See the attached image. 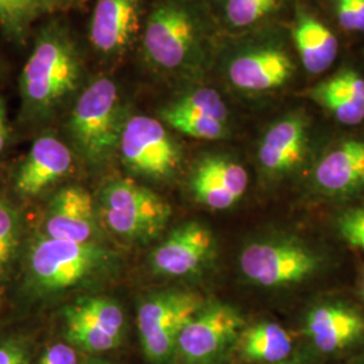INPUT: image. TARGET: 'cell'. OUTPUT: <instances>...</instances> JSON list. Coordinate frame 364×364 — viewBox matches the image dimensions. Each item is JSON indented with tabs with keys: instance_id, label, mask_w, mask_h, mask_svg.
Masks as SVG:
<instances>
[{
	"instance_id": "cell-1",
	"label": "cell",
	"mask_w": 364,
	"mask_h": 364,
	"mask_svg": "<svg viewBox=\"0 0 364 364\" xmlns=\"http://www.w3.org/2000/svg\"><path fill=\"white\" fill-rule=\"evenodd\" d=\"M82 63L75 39L50 25L39 33L21 75L23 105L31 114L46 115L77 91Z\"/></svg>"
},
{
	"instance_id": "cell-2",
	"label": "cell",
	"mask_w": 364,
	"mask_h": 364,
	"mask_svg": "<svg viewBox=\"0 0 364 364\" xmlns=\"http://www.w3.org/2000/svg\"><path fill=\"white\" fill-rule=\"evenodd\" d=\"M144 52L161 72L197 73L207 60V33L203 19L186 0H162L146 21Z\"/></svg>"
},
{
	"instance_id": "cell-3",
	"label": "cell",
	"mask_w": 364,
	"mask_h": 364,
	"mask_svg": "<svg viewBox=\"0 0 364 364\" xmlns=\"http://www.w3.org/2000/svg\"><path fill=\"white\" fill-rule=\"evenodd\" d=\"M124 123L117 84L97 78L78 96L68 130L82 158L99 165L117 150Z\"/></svg>"
},
{
	"instance_id": "cell-4",
	"label": "cell",
	"mask_w": 364,
	"mask_h": 364,
	"mask_svg": "<svg viewBox=\"0 0 364 364\" xmlns=\"http://www.w3.org/2000/svg\"><path fill=\"white\" fill-rule=\"evenodd\" d=\"M108 255L92 242L39 237L27 258L28 284L43 294L84 285L105 270Z\"/></svg>"
},
{
	"instance_id": "cell-5",
	"label": "cell",
	"mask_w": 364,
	"mask_h": 364,
	"mask_svg": "<svg viewBox=\"0 0 364 364\" xmlns=\"http://www.w3.org/2000/svg\"><path fill=\"white\" fill-rule=\"evenodd\" d=\"M100 208L107 227L134 242L154 239L166 228L171 215L168 201L131 180L108 182L100 193Z\"/></svg>"
},
{
	"instance_id": "cell-6",
	"label": "cell",
	"mask_w": 364,
	"mask_h": 364,
	"mask_svg": "<svg viewBox=\"0 0 364 364\" xmlns=\"http://www.w3.org/2000/svg\"><path fill=\"white\" fill-rule=\"evenodd\" d=\"M205 305L195 291L165 290L149 296L138 309L136 324L144 355L154 364L169 360L185 326Z\"/></svg>"
},
{
	"instance_id": "cell-7",
	"label": "cell",
	"mask_w": 364,
	"mask_h": 364,
	"mask_svg": "<svg viewBox=\"0 0 364 364\" xmlns=\"http://www.w3.org/2000/svg\"><path fill=\"white\" fill-rule=\"evenodd\" d=\"M119 149L124 165L146 178H169L181 162L178 144L154 117L136 115L127 119Z\"/></svg>"
},
{
	"instance_id": "cell-8",
	"label": "cell",
	"mask_w": 364,
	"mask_h": 364,
	"mask_svg": "<svg viewBox=\"0 0 364 364\" xmlns=\"http://www.w3.org/2000/svg\"><path fill=\"white\" fill-rule=\"evenodd\" d=\"M318 267L311 248L291 240L252 243L240 255L242 273L252 284L281 287L299 284Z\"/></svg>"
},
{
	"instance_id": "cell-9",
	"label": "cell",
	"mask_w": 364,
	"mask_h": 364,
	"mask_svg": "<svg viewBox=\"0 0 364 364\" xmlns=\"http://www.w3.org/2000/svg\"><path fill=\"white\" fill-rule=\"evenodd\" d=\"M242 326L243 320L232 306L205 304L182 329L176 352L185 364L213 363L239 336Z\"/></svg>"
},
{
	"instance_id": "cell-10",
	"label": "cell",
	"mask_w": 364,
	"mask_h": 364,
	"mask_svg": "<svg viewBox=\"0 0 364 364\" xmlns=\"http://www.w3.org/2000/svg\"><path fill=\"white\" fill-rule=\"evenodd\" d=\"M64 320L68 341L82 351H111L123 338L124 313L114 299H78L65 308Z\"/></svg>"
},
{
	"instance_id": "cell-11",
	"label": "cell",
	"mask_w": 364,
	"mask_h": 364,
	"mask_svg": "<svg viewBox=\"0 0 364 364\" xmlns=\"http://www.w3.org/2000/svg\"><path fill=\"white\" fill-rule=\"evenodd\" d=\"M215 246L210 230L200 223H186L173 230L153 251L151 267L166 277L195 274L208 262Z\"/></svg>"
},
{
	"instance_id": "cell-12",
	"label": "cell",
	"mask_w": 364,
	"mask_h": 364,
	"mask_svg": "<svg viewBox=\"0 0 364 364\" xmlns=\"http://www.w3.org/2000/svg\"><path fill=\"white\" fill-rule=\"evenodd\" d=\"M293 72L294 64L287 50L258 46L237 53L230 61L227 76L240 91L266 92L285 85Z\"/></svg>"
},
{
	"instance_id": "cell-13",
	"label": "cell",
	"mask_w": 364,
	"mask_h": 364,
	"mask_svg": "<svg viewBox=\"0 0 364 364\" xmlns=\"http://www.w3.org/2000/svg\"><path fill=\"white\" fill-rule=\"evenodd\" d=\"M247 186L246 169L224 156L204 158L191 178V189L196 200L216 210L231 208L246 193Z\"/></svg>"
},
{
	"instance_id": "cell-14",
	"label": "cell",
	"mask_w": 364,
	"mask_h": 364,
	"mask_svg": "<svg viewBox=\"0 0 364 364\" xmlns=\"http://www.w3.org/2000/svg\"><path fill=\"white\" fill-rule=\"evenodd\" d=\"M142 0H97L92 13V46L105 57L126 52L139 28Z\"/></svg>"
},
{
	"instance_id": "cell-15",
	"label": "cell",
	"mask_w": 364,
	"mask_h": 364,
	"mask_svg": "<svg viewBox=\"0 0 364 364\" xmlns=\"http://www.w3.org/2000/svg\"><path fill=\"white\" fill-rule=\"evenodd\" d=\"M46 236L60 240L91 242L96 231L92 197L80 186L60 189L48 205L45 216Z\"/></svg>"
},
{
	"instance_id": "cell-16",
	"label": "cell",
	"mask_w": 364,
	"mask_h": 364,
	"mask_svg": "<svg viewBox=\"0 0 364 364\" xmlns=\"http://www.w3.org/2000/svg\"><path fill=\"white\" fill-rule=\"evenodd\" d=\"M72 153L54 135H42L34 142L15 177L18 193L36 196L65 177L72 168Z\"/></svg>"
},
{
	"instance_id": "cell-17",
	"label": "cell",
	"mask_w": 364,
	"mask_h": 364,
	"mask_svg": "<svg viewBox=\"0 0 364 364\" xmlns=\"http://www.w3.org/2000/svg\"><path fill=\"white\" fill-rule=\"evenodd\" d=\"M306 333L323 353L344 351L364 338V317L346 305H320L308 314Z\"/></svg>"
},
{
	"instance_id": "cell-18",
	"label": "cell",
	"mask_w": 364,
	"mask_h": 364,
	"mask_svg": "<svg viewBox=\"0 0 364 364\" xmlns=\"http://www.w3.org/2000/svg\"><path fill=\"white\" fill-rule=\"evenodd\" d=\"M308 144L306 122L289 115L266 131L258 150L260 166L270 176H284L302 162Z\"/></svg>"
},
{
	"instance_id": "cell-19",
	"label": "cell",
	"mask_w": 364,
	"mask_h": 364,
	"mask_svg": "<svg viewBox=\"0 0 364 364\" xmlns=\"http://www.w3.org/2000/svg\"><path fill=\"white\" fill-rule=\"evenodd\" d=\"M314 180L326 195H351L364 189V141H344L328 151L316 168Z\"/></svg>"
},
{
	"instance_id": "cell-20",
	"label": "cell",
	"mask_w": 364,
	"mask_h": 364,
	"mask_svg": "<svg viewBox=\"0 0 364 364\" xmlns=\"http://www.w3.org/2000/svg\"><path fill=\"white\" fill-rule=\"evenodd\" d=\"M309 96L343 124L355 126L364 120V78L352 69L320 82Z\"/></svg>"
},
{
	"instance_id": "cell-21",
	"label": "cell",
	"mask_w": 364,
	"mask_h": 364,
	"mask_svg": "<svg viewBox=\"0 0 364 364\" xmlns=\"http://www.w3.org/2000/svg\"><path fill=\"white\" fill-rule=\"evenodd\" d=\"M293 38L301 64L312 75L328 70L338 57V38L331 28L311 14L299 13Z\"/></svg>"
},
{
	"instance_id": "cell-22",
	"label": "cell",
	"mask_w": 364,
	"mask_h": 364,
	"mask_svg": "<svg viewBox=\"0 0 364 364\" xmlns=\"http://www.w3.org/2000/svg\"><path fill=\"white\" fill-rule=\"evenodd\" d=\"M291 348L290 335L277 323H259L240 335V351L248 362L281 363L287 360Z\"/></svg>"
},
{
	"instance_id": "cell-23",
	"label": "cell",
	"mask_w": 364,
	"mask_h": 364,
	"mask_svg": "<svg viewBox=\"0 0 364 364\" xmlns=\"http://www.w3.org/2000/svg\"><path fill=\"white\" fill-rule=\"evenodd\" d=\"M159 117L174 130L180 131L181 134L196 139L215 141L225 136L227 134V123L212 117L181 112L173 109L169 105L161 109Z\"/></svg>"
},
{
	"instance_id": "cell-24",
	"label": "cell",
	"mask_w": 364,
	"mask_h": 364,
	"mask_svg": "<svg viewBox=\"0 0 364 364\" xmlns=\"http://www.w3.org/2000/svg\"><path fill=\"white\" fill-rule=\"evenodd\" d=\"M284 0H223L225 21L236 28L259 23L277 13Z\"/></svg>"
},
{
	"instance_id": "cell-25",
	"label": "cell",
	"mask_w": 364,
	"mask_h": 364,
	"mask_svg": "<svg viewBox=\"0 0 364 364\" xmlns=\"http://www.w3.org/2000/svg\"><path fill=\"white\" fill-rule=\"evenodd\" d=\"M168 105L181 112L212 117L223 123H227L228 119V108L223 102L220 95L209 88L189 92Z\"/></svg>"
},
{
	"instance_id": "cell-26",
	"label": "cell",
	"mask_w": 364,
	"mask_h": 364,
	"mask_svg": "<svg viewBox=\"0 0 364 364\" xmlns=\"http://www.w3.org/2000/svg\"><path fill=\"white\" fill-rule=\"evenodd\" d=\"M37 11L31 0H0V26L10 37L23 38Z\"/></svg>"
},
{
	"instance_id": "cell-27",
	"label": "cell",
	"mask_w": 364,
	"mask_h": 364,
	"mask_svg": "<svg viewBox=\"0 0 364 364\" xmlns=\"http://www.w3.org/2000/svg\"><path fill=\"white\" fill-rule=\"evenodd\" d=\"M19 236V216L6 201H0V274L13 259Z\"/></svg>"
},
{
	"instance_id": "cell-28",
	"label": "cell",
	"mask_w": 364,
	"mask_h": 364,
	"mask_svg": "<svg viewBox=\"0 0 364 364\" xmlns=\"http://www.w3.org/2000/svg\"><path fill=\"white\" fill-rule=\"evenodd\" d=\"M338 234L352 247L364 250V207L350 209L338 219Z\"/></svg>"
},
{
	"instance_id": "cell-29",
	"label": "cell",
	"mask_w": 364,
	"mask_h": 364,
	"mask_svg": "<svg viewBox=\"0 0 364 364\" xmlns=\"http://www.w3.org/2000/svg\"><path fill=\"white\" fill-rule=\"evenodd\" d=\"M336 14L344 30L364 33V0H336Z\"/></svg>"
},
{
	"instance_id": "cell-30",
	"label": "cell",
	"mask_w": 364,
	"mask_h": 364,
	"mask_svg": "<svg viewBox=\"0 0 364 364\" xmlns=\"http://www.w3.org/2000/svg\"><path fill=\"white\" fill-rule=\"evenodd\" d=\"M37 364H78L77 353L72 346L57 343L45 351Z\"/></svg>"
},
{
	"instance_id": "cell-31",
	"label": "cell",
	"mask_w": 364,
	"mask_h": 364,
	"mask_svg": "<svg viewBox=\"0 0 364 364\" xmlns=\"http://www.w3.org/2000/svg\"><path fill=\"white\" fill-rule=\"evenodd\" d=\"M28 350L21 340H6L0 343V364H27Z\"/></svg>"
},
{
	"instance_id": "cell-32",
	"label": "cell",
	"mask_w": 364,
	"mask_h": 364,
	"mask_svg": "<svg viewBox=\"0 0 364 364\" xmlns=\"http://www.w3.org/2000/svg\"><path fill=\"white\" fill-rule=\"evenodd\" d=\"M9 138V123H7V109L6 103L0 97V153L3 151Z\"/></svg>"
},
{
	"instance_id": "cell-33",
	"label": "cell",
	"mask_w": 364,
	"mask_h": 364,
	"mask_svg": "<svg viewBox=\"0 0 364 364\" xmlns=\"http://www.w3.org/2000/svg\"><path fill=\"white\" fill-rule=\"evenodd\" d=\"M37 10H53L66 4L69 0H31Z\"/></svg>"
},
{
	"instance_id": "cell-34",
	"label": "cell",
	"mask_w": 364,
	"mask_h": 364,
	"mask_svg": "<svg viewBox=\"0 0 364 364\" xmlns=\"http://www.w3.org/2000/svg\"><path fill=\"white\" fill-rule=\"evenodd\" d=\"M88 364H112L108 363V362H103V360H95V362H90Z\"/></svg>"
},
{
	"instance_id": "cell-35",
	"label": "cell",
	"mask_w": 364,
	"mask_h": 364,
	"mask_svg": "<svg viewBox=\"0 0 364 364\" xmlns=\"http://www.w3.org/2000/svg\"><path fill=\"white\" fill-rule=\"evenodd\" d=\"M360 291H362V296L364 297V275L363 279H362V285H360Z\"/></svg>"
},
{
	"instance_id": "cell-36",
	"label": "cell",
	"mask_w": 364,
	"mask_h": 364,
	"mask_svg": "<svg viewBox=\"0 0 364 364\" xmlns=\"http://www.w3.org/2000/svg\"><path fill=\"white\" fill-rule=\"evenodd\" d=\"M275 364H299V363H290V362H281V363H275Z\"/></svg>"
}]
</instances>
